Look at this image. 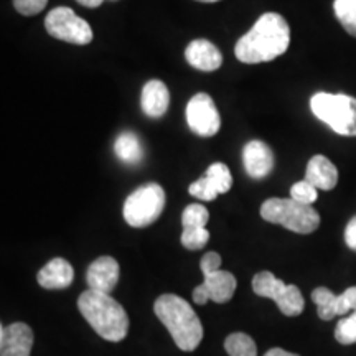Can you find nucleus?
I'll return each instance as SVG.
<instances>
[{
  "label": "nucleus",
  "mask_w": 356,
  "mask_h": 356,
  "mask_svg": "<svg viewBox=\"0 0 356 356\" xmlns=\"http://www.w3.org/2000/svg\"><path fill=\"white\" fill-rule=\"evenodd\" d=\"M291 44V26L282 15L267 12L254 26L238 40L234 55L241 63L257 65L284 55Z\"/></svg>",
  "instance_id": "nucleus-1"
},
{
  "label": "nucleus",
  "mask_w": 356,
  "mask_h": 356,
  "mask_svg": "<svg viewBox=\"0 0 356 356\" xmlns=\"http://www.w3.org/2000/svg\"><path fill=\"white\" fill-rule=\"evenodd\" d=\"M78 309L92 330L104 340L118 343L127 337L129 317L111 293L88 289L79 296Z\"/></svg>",
  "instance_id": "nucleus-2"
},
{
  "label": "nucleus",
  "mask_w": 356,
  "mask_h": 356,
  "mask_svg": "<svg viewBox=\"0 0 356 356\" xmlns=\"http://www.w3.org/2000/svg\"><path fill=\"white\" fill-rule=\"evenodd\" d=\"M154 312L170 332L178 348L181 351L198 348L203 338V325L188 302L175 293H163L155 300Z\"/></svg>",
  "instance_id": "nucleus-3"
},
{
  "label": "nucleus",
  "mask_w": 356,
  "mask_h": 356,
  "mask_svg": "<svg viewBox=\"0 0 356 356\" xmlns=\"http://www.w3.org/2000/svg\"><path fill=\"white\" fill-rule=\"evenodd\" d=\"M262 220L284 226L299 234H310L320 226V215L310 204L293 198H269L261 207Z\"/></svg>",
  "instance_id": "nucleus-4"
},
{
  "label": "nucleus",
  "mask_w": 356,
  "mask_h": 356,
  "mask_svg": "<svg viewBox=\"0 0 356 356\" xmlns=\"http://www.w3.org/2000/svg\"><path fill=\"white\" fill-rule=\"evenodd\" d=\"M310 109L333 132L356 137V99L353 96L317 92L312 96Z\"/></svg>",
  "instance_id": "nucleus-5"
},
{
  "label": "nucleus",
  "mask_w": 356,
  "mask_h": 356,
  "mask_svg": "<svg viewBox=\"0 0 356 356\" xmlns=\"http://www.w3.org/2000/svg\"><path fill=\"white\" fill-rule=\"evenodd\" d=\"M203 273V282L195 287L193 302L198 305H204L207 302L226 304L233 299L236 287V277L228 270L221 269V256L218 252H207L200 262Z\"/></svg>",
  "instance_id": "nucleus-6"
},
{
  "label": "nucleus",
  "mask_w": 356,
  "mask_h": 356,
  "mask_svg": "<svg viewBox=\"0 0 356 356\" xmlns=\"http://www.w3.org/2000/svg\"><path fill=\"white\" fill-rule=\"evenodd\" d=\"M165 202V191L159 184L142 185L126 198L124 220L132 228H145L159 220Z\"/></svg>",
  "instance_id": "nucleus-7"
},
{
  "label": "nucleus",
  "mask_w": 356,
  "mask_h": 356,
  "mask_svg": "<svg viewBox=\"0 0 356 356\" xmlns=\"http://www.w3.org/2000/svg\"><path fill=\"white\" fill-rule=\"evenodd\" d=\"M252 291L256 296L273 299L279 310L287 317H297L305 309V300L300 289L292 284H286L275 277L269 270H262L252 277Z\"/></svg>",
  "instance_id": "nucleus-8"
},
{
  "label": "nucleus",
  "mask_w": 356,
  "mask_h": 356,
  "mask_svg": "<svg viewBox=\"0 0 356 356\" xmlns=\"http://www.w3.org/2000/svg\"><path fill=\"white\" fill-rule=\"evenodd\" d=\"M44 29L53 38L71 44H89L92 42L91 25L70 7H56L48 12Z\"/></svg>",
  "instance_id": "nucleus-9"
},
{
  "label": "nucleus",
  "mask_w": 356,
  "mask_h": 356,
  "mask_svg": "<svg viewBox=\"0 0 356 356\" xmlns=\"http://www.w3.org/2000/svg\"><path fill=\"white\" fill-rule=\"evenodd\" d=\"M186 122L200 137H213L221 127V118L211 96L198 92L186 104Z\"/></svg>",
  "instance_id": "nucleus-10"
},
{
  "label": "nucleus",
  "mask_w": 356,
  "mask_h": 356,
  "mask_svg": "<svg viewBox=\"0 0 356 356\" xmlns=\"http://www.w3.org/2000/svg\"><path fill=\"white\" fill-rule=\"evenodd\" d=\"M231 186H233V177H231L229 168L225 163L216 162L208 167L202 178L188 186V193L203 202H213L218 195L229 191Z\"/></svg>",
  "instance_id": "nucleus-11"
},
{
  "label": "nucleus",
  "mask_w": 356,
  "mask_h": 356,
  "mask_svg": "<svg viewBox=\"0 0 356 356\" xmlns=\"http://www.w3.org/2000/svg\"><path fill=\"white\" fill-rule=\"evenodd\" d=\"M312 300L317 305V314L322 320L348 315L356 310V286L348 287L343 293L335 296L330 289L317 287L312 292Z\"/></svg>",
  "instance_id": "nucleus-12"
},
{
  "label": "nucleus",
  "mask_w": 356,
  "mask_h": 356,
  "mask_svg": "<svg viewBox=\"0 0 356 356\" xmlns=\"http://www.w3.org/2000/svg\"><path fill=\"white\" fill-rule=\"evenodd\" d=\"M33 330L24 322L0 327V356H30Z\"/></svg>",
  "instance_id": "nucleus-13"
},
{
  "label": "nucleus",
  "mask_w": 356,
  "mask_h": 356,
  "mask_svg": "<svg viewBox=\"0 0 356 356\" xmlns=\"http://www.w3.org/2000/svg\"><path fill=\"white\" fill-rule=\"evenodd\" d=\"M119 275H121L119 262L111 256H102L88 267L86 270L88 287L92 289V291L111 293L113 292V289L118 286Z\"/></svg>",
  "instance_id": "nucleus-14"
},
{
  "label": "nucleus",
  "mask_w": 356,
  "mask_h": 356,
  "mask_svg": "<svg viewBox=\"0 0 356 356\" xmlns=\"http://www.w3.org/2000/svg\"><path fill=\"white\" fill-rule=\"evenodd\" d=\"M243 162L251 178H266L274 168V154L262 140L248 142L243 150Z\"/></svg>",
  "instance_id": "nucleus-15"
},
{
  "label": "nucleus",
  "mask_w": 356,
  "mask_h": 356,
  "mask_svg": "<svg viewBox=\"0 0 356 356\" xmlns=\"http://www.w3.org/2000/svg\"><path fill=\"white\" fill-rule=\"evenodd\" d=\"M185 58L188 61V65L193 66L200 71H207V73H211V71L220 70L222 63L221 51L218 50L216 44L204 38L193 40L185 50Z\"/></svg>",
  "instance_id": "nucleus-16"
},
{
  "label": "nucleus",
  "mask_w": 356,
  "mask_h": 356,
  "mask_svg": "<svg viewBox=\"0 0 356 356\" xmlns=\"http://www.w3.org/2000/svg\"><path fill=\"white\" fill-rule=\"evenodd\" d=\"M73 279V266L63 257H55V259L47 262L37 274L38 284L48 291H60V289L70 287Z\"/></svg>",
  "instance_id": "nucleus-17"
},
{
  "label": "nucleus",
  "mask_w": 356,
  "mask_h": 356,
  "mask_svg": "<svg viewBox=\"0 0 356 356\" xmlns=\"http://www.w3.org/2000/svg\"><path fill=\"white\" fill-rule=\"evenodd\" d=\"M168 104H170V92L165 83L152 79L145 84L140 96V108L145 115L154 119L162 118L168 111Z\"/></svg>",
  "instance_id": "nucleus-18"
},
{
  "label": "nucleus",
  "mask_w": 356,
  "mask_h": 356,
  "mask_svg": "<svg viewBox=\"0 0 356 356\" xmlns=\"http://www.w3.org/2000/svg\"><path fill=\"white\" fill-rule=\"evenodd\" d=\"M305 180H309L317 190H333L338 184V170L325 155H315L307 163Z\"/></svg>",
  "instance_id": "nucleus-19"
},
{
  "label": "nucleus",
  "mask_w": 356,
  "mask_h": 356,
  "mask_svg": "<svg viewBox=\"0 0 356 356\" xmlns=\"http://www.w3.org/2000/svg\"><path fill=\"white\" fill-rule=\"evenodd\" d=\"M114 152L122 162L139 163L144 157V150L139 137L134 132H122L114 142Z\"/></svg>",
  "instance_id": "nucleus-20"
},
{
  "label": "nucleus",
  "mask_w": 356,
  "mask_h": 356,
  "mask_svg": "<svg viewBox=\"0 0 356 356\" xmlns=\"http://www.w3.org/2000/svg\"><path fill=\"white\" fill-rule=\"evenodd\" d=\"M225 350L229 356H257L256 341L243 332L231 333L225 340Z\"/></svg>",
  "instance_id": "nucleus-21"
},
{
  "label": "nucleus",
  "mask_w": 356,
  "mask_h": 356,
  "mask_svg": "<svg viewBox=\"0 0 356 356\" xmlns=\"http://www.w3.org/2000/svg\"><path fill=\"white\" fill-rule=\"evenodd\" d=\"M333 10L341 26L356 38V0H335Z\"/></svg>",
  "instance_id": "nucleus-22"
},
{
  "label": "nucleus",
  "mask_w": 356,
  "mask_h": 356,
  "mask_svg": "<svg viewBox=\"0 0 356 356\" xmlns=\"http://www.w3.org/2000/svg\"><path fill=\"white\" fill-rule=\"evenodd\" d=\"M210 220V213L203 204L193 203L185 208L184 215H181V225L184 229H193V228H207V222Z\"/></svg>",
  "instance_id": "nucleus-23"
},
{
  "label": "nucleus",
  "mask_w": 356,
  "mask_h": 356,
  "mask_svg": "<svg viewBox=\"0 0 356 356\" xmlns=\"http://www.w3.org/2000/svg\"><path fill=\"white\" fill-rule=\"evenodd\" d=\"M335 338L341 345L356 343V310L340 318L335 328Z\"/></svg>",
  "instance_id": "nucleus-24"
},
{
  "label": "nucleus",
  "mask_w": 356,
  "mask_h": 356,
  "mask_svg": "<svg viewBox=\"0 0 356 356\" xmlns=\"http://www.w3.org/2000/svg\"><path fill=\"white\" fill-rule=\"evenodd\" d=\"M181 246L190 249V251H198L204 248L210 241V231L207 228H193L181 231Z\"/></svg>",
  "instance_id": "nucleus-25"
},
{
  "label": "nucleus",
  "mask_w": 356,
  "mask_h": 356,
  "mask_svg": "<svg viewBox=\"0 0 356 356\" xmlns=\"http://www.w3.org/2000/svg\"><path fill=\"white\" fill-rule=\"evenodd\" d=\"M291 198L296 200L302 204H314L318 198V190L310 184L309 180H300L292 185L291 188Z\"/></svg>",
  "instance_id": "nucleus-26"
},
{
  "label": "nucleus",
  "mask_w": 356,
  "mask_h": 356,
  "mask_svg": "<svg viewBox=\"0 0 356 356\" xmlns=\"http://www.w3.org/2000/svg\"><path fill=\"white\" fill-rule=\"evenodd\" d=\"M48 0H13V7L15 10L25 17L38 15L47 7Z\"/></svg>",
  "instance_id": "nucleus-27"
},
{
  "label": "nucleus",
  "mask_w": 356,
  "mask_h": 356,
  "mask_svg": "<svg viewBox=\"0 0 356 356\" xmlns=\"http://www.w3.org/2000/svg\"><path fill=\"white\" fill-rule=\"evenodd\" d=\"M345 243L350 249L356 251V216L350 220L348 225H346L345 229Z\"/></svg>",
  "instance_id": "nucleus-28"
},
{
  "label": "nucleus",
  "mask_w": 356,
  "mask_h": 356,
  "mask_svg": "<svg viewBox=\"0 0 356 356\" xmlns=\"http://www.w3.org/2000/svg\"><path fill=\"white\" fill-rule=\"evenodd\" d=\"M264 356H300V355L291 353V351H286L282 348H270L269 351H266Z\"/></svg>",
  "instance_id": "nucleus-29"
},
{
  "label": "nucleus",
  "mask_w": 356,
  "mask_h": 356,
  "mask_svg": "<svg viewBox=\"0 0 356 356\" xmlns=\"http://www.w3.org/2000/svg\"><path fill=\"white\" fill-rule=\"evenodd\" d=\"M78 3H81V6H84V7H88V8H96V7H99L102 2H104V0H76Z\"/></svg>",
  "instance_id": "nucleus-30"
},
{
  "label": "nucleus",
  "mask_w": 356,
  "mask_h": 356,
  "mask_svg": "<svg viewBox=\"0 0 356 356\" xmlns=\"http://www.w3.org/2000/svg\"><path fill=\"white\" fill-rule=\"evenodd\" d=\"M197 2H204V3H213V2H220V0H197Z\"/></svg>",
  "instance_id": "nucleus-31"
}]
</instances>
